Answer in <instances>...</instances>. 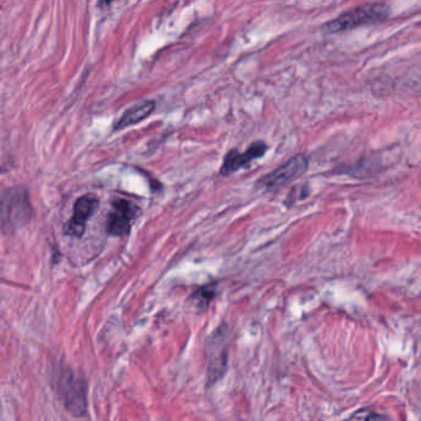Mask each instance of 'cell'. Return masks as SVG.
<instances>
[{"mask_svg":"<svg viewBox=\"0 0 421 421\" xmlns=\"http://www.w3.org/2000/svg\"><path fill=\"white\" fill-rule=\"evenodd\" d=\"M155 105H156L155 102L146 100V102H142V103L135 105L133 108L128 109L117 120V123L114 124V130L115 131L117 130H123V129L128 128V126H133L135 124L145 120L155 110Z\"/></svg>","mask_w":421,"mask_h":421,"instance_id":"obj_9","label":"cell"},{"mask_svg":"<svg viewBox=\"0 0 421 421\" xmlns=\"http://www.w3.org/2000/svg\"><path fill=\"white\" fill-rule=\"evenodd\" d=\"M98 206L99 199L94 194H84L78 198L74 203L72 218L64 225V234L78 239L82 237L87 227V223L90 216L93 215L94 211L97 210Z\"/></svg>","mask_w":421,"mask_h":421,"instance_id":"obj_7","label":"cell"},{"mask_svg":"<svg viewBox=\"0 0 421 421\" xmlns=\"http://www.w3.org/2000/svg\"><path fill=\"white\" fill-rule=\"evenodd\" d=\"M308 158L305 155L292 157L277 170L262 177L257 183V186L265 191H277L299 177L303 176L308 170Z\"/></svg>","mask_w":421,"mask_h":421,"instance_id":"obj_5","label":"cell"},{"mask_svg":"<svg viewBox=\"0 0 421 421\" xmlns=\"http://www.w3.org/2000/svg\"><path fill=\"white\" fill-rule=\"evenodd\" d=\"M389 6L384 3H367L348 10L323 26L324 32L336 34L361 26L379 24L389 18Z\"/></svg>","mask_w":421,"mask_h":421,"instance_id":"obj_1","label":"cell"},{"mask_svg":"<svg viewBox=\"0 0 421 421\" xmlns=\"http://www.w3.org/2000/svg\"><path fill=\"white\" fill-rule=\"evenodd\" d=\"M138 206L126 199H115L112 201V211L107 220V231L109 235L115 237L128 236L131 230L134 220L138 214Z\"/></svg>","mask_w":421,"mask_h":421,"instance_id":"obj_6","label":"cell"},{"mask_svg":"<svg viewBox=\"0 0 421 421\" xmlns=\"http://www.w3.org/2000/svg\"><path fill=\"white\" fill-rule=\"evenodd\" d=\"M206 386L219 382L227 369V328L225 324L206 340Z\"/></svg>","mask_w":421,"mask_h":421,"instance_id":"obj_4","label":"cell"},{"mask_svg":"<svg viewBox=\"0 0 421 421\" xmlns=\"http://www.w3.org/2000/svg\"><path fill=\"white\" fill-rule=\"evenodd\" d=\"M267 151V145L265 142H254L245 152H239L237 150H231L227 152L221 166V176H229L234 172L239 171L241 168L249 166L251 162L263 156Z\"/></svg>","mask_w":421,"mask_h":421,"instance_id":"obj_8","label":"cell"},{"mask_svg":"<svg viewBox=\"0 0 421 421\" xmlns=\"http://www.w3.org/2000/svg\"><path fill=\"white\" fill-rule=\"evenodd\" d=\"M364 421H392L387 415H384V414H378V413H371L367 417H366V420Z\"/></svg>","mask_w":421,"mask_h":421,"instance_id":"obj_11","label":"cell"},{"mask_svg":"<svg viewBox=\"0 0 421 421\" xmlns=\"http://www.w3.org/2000/svg\"><path fill=\"white\" fill-rule=\"evenodd\" d=\"M32 206L24 188H11L4 191L1 203L3 230H13L31 220Z\"/></svg>","mask_w":421,"mask_h":421,"instance_id":"obj_3","label":"cell"},{"mask_svg":"<svg viewBox=\"0 0 421 421\" xmlns=\"http://www.w3.org/2000/svg\"><path fill=\"white\" fill-rule=\"evenodd\" d=\"M56 391L64 408L73 417H82L88 409V386L83 378L64 367L59 369L56 378Z\"/></svg>","mask_w":421,"mask_h":421,"instance_id":"obj_2","label":"cell"},{"mask_svg":"<svg viewBox=\"0 0 421 421\" xmlns=\"http://www.w3.org/2000/svg\"><path fill=\"white\" fill-rule=\"evenodd\" d=\"M216 295H218V284H206L193 292L191 300L196 304V308L199 310H206L209 308L211 302L216 298Z\"/></svg>","mask_w":421,"mask_h":421,"instance_id":"obj_10","label":"cell"}]
</instances>
